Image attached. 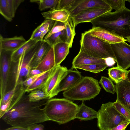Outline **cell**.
<instances>
[{"label":"cell","mask_w":130,"mask_h":130,"mask_svg":"<svg viewBox=\"0 0 130 130\" xmlns=\"http://www.w3.org/2000/svg\"><path fill=\"white\" fill-rule=\"evenodd\" d=\"M108 67L106 63L93 64L81 66L77 67L76 69L94 73H99L103 71Z\"/></svg>","instance_id":"83f0119b"},{"label":"cell","mask_w":130,"mask_h":130,"mask_svg":"<svg viewBox=\"0 0 130 130\" xmlns=\"http://www.w3.org/2000/svg\"><path fill=\"white\" fill-rule=\"evenodd\" d=\"M52 46L44 40L42 44L36 53L30 65L31 69L36 68Z\"/></svg>","instance_id":"7402d4cb"},{"label":"cell","mask_w":130,"mask_h":130,"mask_svg":"<svg viewBox=\"0 0 130 130\" xmlns=\"http://www.w3.org/2000/svg\"><path fill=\"white\" fill-rule=\"evenodd\" d=\"M41 14L45 19L53 20L64 23L67 21L70 16L69 12L64 9L50 10L42 12Z\"/></svg>","instance_id":"ffe728a7"},{"label":"cell","mask_w":130,"mask_h":130,"mask_svg":"<svg viewBox=\"0 0 130 130\" xmlns=\"http://www.w3.org/2000/svg\"><path fill=\"white\" fill-rule=\"evenodd\" d=\"M126 79L130 83V70H128Z\"/></svg>","instance_id":"c3c4849f"},{"label":"cell","mask_w":130,"mask_h":130,"mask_svg":"<svg viewBox=\"0 0 130 130\" xmlns=\"http://www.w3.org/2000/svg\"><path fill=\"white\" fill-rule=\"evenodd\" d=\"M126 39V41L130 43V36Z\"/></svg>","instance_id":"f907efd6"},{"label":"cell","mask_w":130,"mask_h":130,"mask_svg":"<svg viewBox=\"0 0 130 130\" xmlns=\"http://www.w3.org/2000/svg\"><path fill=\"white\" fill-rule=\"evenodd\" d=\"M113 105L117 110L130 122V113L127 109L116 101L113 102Z\"/></svg>","instance_id":"d590c367"},{"label":"cell","mask_w":130,"mask_h":130,"mask_svg":"<svg viewBox=\"0 0 130 130\" xmlns=\"http://www.w3.org/2000/svg\"><path fill=\"white\" fill-rule=\"evenodd\" d=\"M46 72H44L41 74L29 77L24 81L23 83L24 86L26 88L31 85L39 77Z\"/></svg>","instance_id":"ab89813d"},{"label":"cell","mask_w":130,"mask_h":130,"mask_svg":"<svg viewBox=\"0 0 130 130\" xmlns=\"http://www.w3.org/2000/svg\"><path fill=\"white\" fill-rule=\"evenodd\" d=\"M0 13L8 21L10 22L12 21L13 18L7 0H0Z\"/></svg>","instance_id":"4dcf8cb0"},{"label":"cell","mask_w":130,"mask_h":130,"mask_svg":"<svg viewBox=\"0 0 130 130\" xmlns=\"http://www.w3.org/2000/svg\"><path fill=\"white\" fill-rule=\"evenodd\" d=\"M130 123L129 121L120 124L111 130H125L127 125Z\"/></svg>","instance_id":"ee69618b"},{"label":"cell","mask_w":130,"mask_h":130,"mask_svg":"<svg viewBox=\"0 0 130 130\" xmlns=\"http://www.w3.org/2000/svg\"><path fill=\"white\" fill-rule=\"evenodd\" d=\"M98 115V112L87 106L83 102L78 106L75 119L82 121L90 120L97 118Z\"/></svg>","instance_id":"ac0fdd59"},{"label":"cell","mask_w":130,"mask_h":130,"mask_svg":"<svg viewBox=\"0 0 130 130\" xmlns=\"http://www.w3.org/2000/svg\"><path fill=\"white\" fill-rule=\"evenodd\" d=\"M44 72L36 69H31L29 74V77L41 74Z\"/></svg>","instance_id":"f6af8a7d"},{"label":"cell","mask_w":130,"mask_h":130,"mask_svg":"<svg viewBox=\"0 0 130 130\" xmlns=\"http://www.w3.org/2000/svg\"><path fill=\"white\" fill-rule=\"evenodd\" d=\"M80 51L100 58H115L111 45L91 36L87 31L82 34Z\"/></svg>","instance_id":"5b68a950"},{"label":"cell","mask_w":130,"mask_h":130,"mask_svg":"<svg viewBox=\"0 0 130 130\" xmlns=\"http://www.w3.org/2000/svg\"><path fill=\"white\" fill-rule=\"evenodd\" d=\"M16 88L17 87H14L5 94L2 98L1 99L0 106L6 104L10 99L14 95Z\"/></svg>","instance_id":"f35d334b"},{"label":"cell","mask_w":130,"mask_h":130,"mask_svg":"<svg viewBox=\"0 0 130 130\" xmlns=\"http://www.w3.org/2000/svg\"><path fill=\"white\" fill-rule=\"evenodd\" d=\"M59 0H40L39 3V9L41 11L47 9L50 10L56 9Z\"/></svg>","instance_id":"1f68e13d"},{"label":"cell","mask_w":130,"mask_h":130,"mask_svg":"<svg viewBox=\"0 0 130 130\" xmlns=\"http://www.w3.org/2000/svg\"><path fill=\"white\" fill-rule=\"evenodd\" d=\"M67 38L66 42L69 45L70 48L72 47L73 40L75 35V27L74 25L71 18L70 16L67 21L65 23Z\"/></svg>","instance_id":"d4e9b609"},{"label":"cell","mask_w":130,"mask_h":130,"mask_svg":"<svg viewBox=\"0 0 130 130\" xmlns=\"http://www.w3.org/2000/svg\"><path fill=\"white\" fill-rule=\"evenodd\" d=\"M56 66L60 65L69 53L70 48L66 42L58 43L53 46Z\"/></svg>","instance_id":"d6986e66"},{"label":"cell","mask_w":130,"mask_h":130,"mask_svg":"<svg viewBox=\"0 0 130 130\" xmlns=\"http://www.w3.org/2000/svg\"><path fill=\"white\" fill-rule=\"evenodd\" d=\"M2 130H28L27 127L13 126L6 129Z\"/></svg>","instance_id":"7dc6e473"},{"label":"cell","mask_w":130,"mask_h":130,"mask_svg":"<svg viewBox=\"0 0 130 130\" xmlns=\"http://www.w3.org/2000/svg\"><path fill=\"white\" fill-rule=\"evenodd\" d=\"M55 21L53 20L45 19L37 28L42 32L47 29H49L50 31L52 28Z\"/></svg>","instance_id":"74e56055"},{"label":"cell","mask_w":130,"mask_h":130,"mask_svg":"<svg viewBox=\"0 0 130 130\" xmlns=\"http://www.w3.org/2000/svg\"><path fill=\"white\" fill-rule=\"evenodd\" d=\"M66 32L65 29L53 34L44 40L52 46H53L58 43L66 42Z\"/></svg>","instance_id":"484cf974"},{"label":"cell","mask_w":130,"mask_h":130,"mask_svg":"<svg viewBox=\"0 0 130 130\" xmlns=\"http://www.w3.org/2000/svg\"><path fill=\"white\" fill-rule=\"evenodd\" d=\"M110 45L117 67L126 70L130 67V45L125 42Z\"/></svg>","instance_id":"30bf717a"},{"label":"cell","mask_w":130,"mask_h":130,"mask_svg":"<svg viewBox=\"0 0 130 130\" xmlns=\"http://www.w3.org/2000/svg\"><path fill=\"white\" fill-rule=\"evenodd\" d=\"M128 71L118 67H113L108 69V74L110 79L117 84L127 79Z\"/></svg>","instance_id":"603a6c76"},{"label":"cell","mask_w":130,"mask_h":130,"mask_svg":"<svg viewBox=\"0 0 130 130\" xmlns=\"http://www.w3.org/2000/svg\"><path fill=\"white\" fill-rule=\"evenodd\" d=\"M37 41L30 38L27 41L20 47L13 52L11 56L12 62L14 63L18 62L23 54L33 46Z\"/></svg>","instance_id":"cb8c5ba5"},{"label":"cell","mask_w":130,"mask_h":130,"mask_svg":"<svg viewBox=\"0 0 130 130\" xmlns=\"http://www.w3.org/2000/svg\"><path fill=\"white\" fill-rule=\"evenodd\" d=\"M99 83L106 92L113 94L116 92L115 86L110 79L102 76Z\"/></svg>","instance_id":"f1b7e54d"},{"label":"cell","mask_w":130,"mask_h":130,"mask_svg":"<svg viewBox=\"0 0 130 130\" xmlns=\"http://www.w3.org/2000/svg\"><path fill=\"white\" fill-rule=\"evenodd\" d=\"M28 130H44V126L41 124H35L27 127Z\"/></svg>","instance_id":"7bdbcfd3"},{"label":"cell","mask_w":130,"mask_h":130,"mask_svg":"<svg viewBox=\"0 0 130 130\" xmlns=\"http://www.w3.org/2000/svg\"><path fill=\"white\" fill-rule=\"evenodd\" d=\"M99 63H106L105 58H96L79 51L73 60L71 69H76L77 67L83 65Z\"/></svg>","instance_id":"2e32d148"},{"label":"cell","mask_w":130,"mask_h":130,"mask_svg":"<svg viewBox=\"0 0 130 130\" xmlns=\"http://www.w3.org/2000/svg\"><path fill=\"white\" fill-rule=\"evenodd\" d=\"M47 100L31 102L29 101L28 95L24 94L19 102L1 118L6 123L13 126L25 127L49 121L43 108H42Z\"/></svg>","instance_id":"6da1fadb"},{"label":"cell","mask_w":130,"mask_h":130,"mask_svg":"<svg viewBox=\"0 0 130 130\" xmlns=\"http://www.w3.org/2000/svg\"><path fill=\"white\" fill-rule=\"evenodd\" d=\"M82 78L81 73L77 70H68L61 81L58 91L59 92L65 91L73 87Z\"/></svg>","instance_id":"9a60e30c"},{"label":"cell","mask_w":130,"mask_h":130,"mask_svg":"<svg viewBox=\"0 0 130 130\" xmlns=\"http://www.w3.org/2000/svg\"><path fill=\"white\" fill-rule=\"evenodd\" d=\"M11 99L6 104L0 106V118H1L3 115L8 111L10 107Z\"/></svg>","instance_id":"60d3db41"},{"label":"cell","mask_w":130,"mask_h":130,"mask_svg":"<svg viewBox=\"0 0 130 130\" xmlns=\"http://www.w3.org/2000/svg\"><path fill=\"white\" fill-rule=\"evenodd\" d=\"M67 70V67L60 65L56 66L51 70L45 82L40 88L45 93L46 99L52 98L59 92L58 89L60 84Z\"/></svg>","instance_id":"ba28073f"},{"label":"cell","mask_w":130,"mask_h":130,"mask_svg":"<svg viewBox=\"0 0 130 130\" xmlns=\"http://www.w3.org/2000/svg\"><path fill=\"white\" fill-rule=\"evenodd\" d=\"M110 6L112 10L115 11H119L126 7L125 5L126 0H104Z\"/></svg>","instance_id":"d6a6232c"},{"label":"cell","mask_w":130,"mask_h":130,"mask_svg":"<svg viewBox=\"0 0 130 130\" xmlns=\"http://www.w3.org/2000/svg\"><path fill=\"white\" fill-rule=\"evenodd\" d=\"M96 8H111L104 0H75L69 12L72 18L83 11Z\"/></svg>","instance_id":"8fae6325"},{"label":"cell","mask_w":130,"mask_h":130,"mask_svg":"<svg viewBox=\"0 0 130 130\" xmlns=\"http://www.w3.org/2000/svg\"><path fill=\"white\" fill-rule=\"evenodd\" d=\"M29 101L31 102H37L46 99L45 92L41 88L34 90L28 95Z\"/></svg>","instance_id":"f546056e"},{"label":"cell","mask_w":130,"mask_h":130,"mask_svg":"<svg viewBox=\"0 0 130 130\" xmlns=\"http://www.w3.org/2000/svg\"><path fill=\"white\" fill-rule=\"evenodd\" d=\"M75 0H59L56 9H64L68 12Z\"/></svg>","instance_id":"8d00e7d4"},{"label":"cell","mask_w":130,"mask_h":130,"mask_svg":"<svg viewBox=\"0 0 130 130\" xmlns=\"http://www.w3.org/2000/svg\"><path fill=\"white\" fill-rule=\"evenodd\" d=\"M56 66L53 46L35 69L43 72H46L52 70Z\"/></svg>","instance_id":"44dd1931"},{"label":"cell","mask_w":130,"mask_h":130,"mask_svg":"<svg viewBox=\"0 0 130 130\" xmlns=\"http://www.w3.org/2000/svg\"><path fill=\"white\" fill-rule=\"evenodd\" d=\"M42 33L37 27L33 32L30 39L37 41L43 40L41 38Z\"/></svg>","instance_id":"b9f144b4"},{"label":"cell","mask_w":130,"mask_h":130,"mask_svg":"<svg viewBox=\"0 0 130 130\" xmlns=\"http://www.w3.org/2000/svg\"><path fill=\"white\" fill-rule=\"evenodd\" d=\"M106 63L108 66H111L114 65L116 62L115 59L113 58L109 57L105 58Z\"/></svg>","instance_id":"bcb514c9"},{"label":"cell","mask_w":130,"mask_h":130,"mask_svg":"<svg viewBox=\"0 0 130 130\" xmlns=\"http://www.w3.org/2000/svg\"><path fill=\"white\" fill-rule=\"evenodd\" d=\"M126 1L130 3V0H126Z\"/></svg>","instance_id":"816d5d0a"},{"label":"cell","mask_w":130,"mask_h":130,"mask_svg":"<svg viewBox=\"0 0 130 130\" xmlns=\"http://www.w3.org/2000/svg\"><path fill=\"white\" fill-rule=\"evenodd\" d=\"M44 40L37 41L31 47L26 51L20 57L17 62L16 67L13 72L14 77V87L23 84L24 81L29 77L31 69L30 65L32 61L37 52L42 44Z\"/></svg>","instance_id":"52a82bcc"},{"label":"cell","mask_w":130,"mask_h":130,"mask_svg":"<svg viewBox=\"0 0 130 130\" xmlns=\"http://www.w3.org/2000/svg\"><path fill=\"white\" fill-rule=\"evenodd\" d=\"M40 0H31L30 2L31 3H39Z\"/></svg>","instance_id":"681fc988"},{"label":"cell","mask_w":130,"mask_h":130,"mask_svg":"<svg viewBox=\"0 0 130 130\" xmlns=\"http://www.w3.org/2000/svg\"><path fill=\"white\" fill-rule=\"evenodd\" d=\"M101 89L97 80L85 76L73 87L64 91L63 94L68 99L83 101L94 99L99 94Z\"/></svg>","instance_id":"277c9868"},{"label":"cell","mask_w":130,"mask_h":130,"mask_svg":"<svg viewBox=\"0 0 130 130\" xmlns=\"http://www.w3.org/2000/svg\"><path fill=\"white\" fill-rule=\"evenodd\" d=\"M117 95L116 101L124 107L130 113V83L126 79L115 85Z\"/></svg>","instance_id":"4fadbf2b"},{"label":"cell","mask_w":130,"mask_h":130,"mask_svg":"<svg viewBox=\"0 0 130 130\" xmlns=\"http://www.w3.org/2000/svg\"><path fill=\"white\" fill-rule=\"evenodd\" d=\"M93 27H99L125 39L130 36V9L126 7L109 12L92 20Z\"/></svg>","instance_id":"7a4b0ae2"},{"label":"cell","mask_w":130,"mask_h":130,"mask_svg":"<svg viewBox=\"0 0 130 130\" xmlns=\"http://www.w3.org/2000/svg\"><path fill=\"white\" fill-rule=\"evenodd\" d=\"M66 29L65 23L55 21L52 28L45 36L44 40L48 38L53 34L60 32Z\"/></svg>","instance_id":"836d02e7"},{"label":"cell","mask_w":130,"mask_h":130,"mask_svg":"<svg viewBox=\"0 0 130 130\" xmlns=\"http://www.w3.org/2000/svg\"><path fill=\"white\" fill-rule=\"evenodd\" d=\"M87 31L91 36L110 44L126 41V39L100 27H93Z\"/></svg>","instance_id":"5bb4252c"},{"label":"cell","mask_w":130,"mask_h":130,"mask_svg":"<svg viewBox=\"0 0 130 130\" xmlns=\"http://www.w3.org/2000/svg\"><path fill=\"white\" fill-rule=\"evenodd\" d=\"M10 11L12 17L15 16V13L20 5L24 0H7Z\"/></svg>","instance_id":"e575fe53"},{"label":"cell","mask_w":130,"mask_h":130,"mask_svg":"<svg viewBox=\"0 0 130 130\" xmlns=\"http://www.w3.org/2000/svg\"><path fill=\"white\" fill-rule=\"evenodd\" d=\"M113 104L110 102L103 104L98 111L97 125L100 130H111L129 121L117 110Z\"/></svg>","instance_id":"8992f818"},{"label":"cell","mask_w":130,"mask_h":130,"mask_svg":"<svg viewBox=\"0 0 130 130\" xmlns=\"http://www.w3.org/2000/svg\"><path fill=\"white\" fill-rule=\"evenodd\" d=\"M51 70L46 72L39 77L33 84L27 87L25 90V92H30L34 90L40 88L45 82Z\"/></svg>","instance_id":"4316f807"},{"label":"cell","mask_w":130,"mask_h":130,"mask_svg":"<svg viewBox=\"0 0 130 130\" xmlns=\"http://www.w3.org/2000/svg\"><path fill=\"white\" fill-rule=\"evenodd\" d=\"M13 52L0 49L1 99L8 91L12 63L11 56Z\"/></svg>","instance_id":"9c48e42d"},{"label":"cell","mask_w":130,"mask_h":130,"mask_svg":"<svg viewBox=\"0 0 130 130\" xmlns=\"http://www.w3.org/2000/svg\"><path fill=\"white\" fill-rule=\"evenodd\" d=\"M78 107L67 99L52 98L47 100L43 109L49 121L62 124L75 119Z\"/></svg>","instance_id":"3957f363"},{"label":"cell","mask_w":130,"mask_h":130,"mask_svg":"<svg viewBox=\"0 0 130 130\" xmlns=\"http://www.w3.org/2000/svg\"><path fill=\"white\" fill-rule=\"evenodd\" d=\"M112 10L111 8H108L90 9L81 12L71 18L75 27L80 23L90 22L92 20L104 14L111 12Z\"/></svg>","instance_id":"7c38bea8"},{"label":"cell","mask_w":130,"mask_h":130,"mask_svg":"<svg viewBox=\"0 0 130 130\" xmlns=\"http://www.w3.org/2000/svg\"><path fill=\"white\" fill-rule=\"evenodd\" d=\"M26 41L22 36L5 38L1 34L0 49L13 52L19 48Z\"/></svg>","instance_id":"e0dca14e"}]
</instances>
